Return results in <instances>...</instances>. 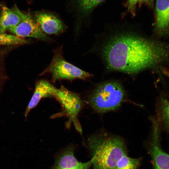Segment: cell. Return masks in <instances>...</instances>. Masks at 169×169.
<instances>
[{"label": "cell", "instance_id": "9a60e30c", "mask_svg": "<svg viewBox=\"0 0 169 169\" xmlns=\"http://www.w3.org/2000/svg\"><path fill=\"white\" fill-rule=\"evenodd\" d=\"M28 42L14 35L0 33V45L21 44L28 43Z\"/></svg>", "mask_w": 169, "mask_h": 169}, {"label": "cell", "instance_id": "3957f363", "mask_svg": "<svg viewBox=\"0 0 169 169\" xmlns=\"http://www.w3.org/2000/svg\"><path fill=\"white\" fill-rule=\"evenodd\" d=\"M125 96L121 85L116 82L109 81L98 85L89 95L88 102L96 111L103 113L118 107Z\"/></svg>", "mask_w": 169, "mask_h": 169}, {"label": "cell", "instance_id": "8fae6325", "mask_svg": "<svg viewBox=\"0 0 169 169\" xmlns=\"http://www.w3.org/2000/svg\"><path fill=\"white\" fill-rule=\"evenodd\" d=\"M25 14L15 6L12 8L2 6L0 16V33H5L10 28L19 24L23 20Z\"/></svg>", "mask_w": 169, "mask_h": 169}, {"label": "cell", "instance_id": "30bf717a", "mask_svg": "<svg viewBox=\"0 0 169 169\" xmlns=\"http://www.w3.org/2000/svg\"><path fill=\"white\" fill-rule=\"evenodd\" d=\"M56 89L46 80L38 81L36 83L33 94L25 110V116L27 117L30 110L37 105L42 98L54 97Z\"/></svg>", "mask_w": 169, "mask_h": 169}, {"label": "cell", "instance_id": "7c38bea8", "mask_svg": "<svg viewBox=\"0 0 169 169\" xmlns=\"http://www.w3.org/2000/svg\"><path fill=\"white\" fill-rule=\"evenodd\" d=\"M155 30L164 33L169 23V0H156Z\"/></svg>", "mask_w": 169, "mask_h": 169}, {"label": "cell", "instance_id": "7a4b0ae2", "mask_svg": "<svg viewBox=\"0 0 169 169\" xmlns=\"http://www.w3.org/2000/svg\"><path fill=\"white\" fill-rule=\"evenodd\" d=\"M103 134L91 136L88 139L93 169H115L119 159L127 154L125 145L120 137Z\"/></svg>", "mask_w": 169, "mask_h": 169}, {"label": "cell", "instance_id": "e0dca14e", "mask_svg": "<svg viewBox=\"0 0 169 169\" xmlns=\"http://www.w3.org/2000/svg\"><path fill=\"white\" fill-rule=\"evenodd\" d=\"M81 9L85 13L92 11L104 0H78Z\"/></svg>", "mask_w": 169, "mask_h": 169}, {"label": "cell", "instance_id": "8992f818", "mask_svg": "<svg viewBox=\"0 0 169 169\" xmlns=\"http://www.w3.org/2000/svg\"><path fill=\"white\" fill-rule=\"evenodd\" d=\"M75 147L70 144L61 149L55 155L54 164L50 169H89L93 159L82 162L78 161L74 155Z\"/></svg>", "mask_w": 169, "mask_h": 169}, {"label": "cell", "instance_id": "6da1fadb", "mask_svg": "<svg viewBox=\"0 0 169 169\" xmlns=\"http://www.w3.org/2000/svg\"><path fill=\"white\" fill-rule=\"evenodd\" d=\"M101 54L110 70L133 74L168 61L169 45L133 33L122 32L105 43Z\"/></svg>", "mask_w": 169, "mask_h": 169}, {"label": "cell", "instance_id": "277c9868", "mask_svg": "<svg viewBox=\"0 0 169 169\" xmlns=\"http://www.w3.org/2000/svg\"><path fill=\"white\" fill-rule=\"evenodd\" d=\"M53 53L54 55L50 64L40 74H50L53 82L61 79H85L92 76L90 73L67 62L63 56L62 46L54 50Z\"/></svg>", "mask_w": 169, "mask_h": 169}, {"label": "cell", "instance_id": "d6986e66", "mask_svg": "<svg viewBox=\"0 0 169 169\" xmlns=\"http://www.w3.org/2000/svg\"><path fill=\"white\" fill-rule=\"evenodd\" d=\"M1 86L0 85V87H1Z\"/></svg>", "mask_w": 169, "mask_h": 169}, {"label": "cell", "instance_id": "52a82bcc", "mask_svg": "<svg viewBox=\"0 0 169 169\" xmlns=\"http://www.w3.org/2000/svg\"><path fill=\"white\" fill-rule=\"evenodd\" d=\"M8 30L14 35L21 37H30L40 41L49 42L52 39L41 31L30 14H25L22 21Z\"/></svg>", "mask_w": 169, "mask_h": 169}, {"label": "cell", "instance_id": "5b68a950", "mask_svg": "<svg viewBox=\"0 0 169 169\" xmlns=\"http://www.w3.org/2000/svg\"><path fill=\"white\" fill-rule=\"evenodd\" d=\"M54 97L60 102L69 118V122L76 126L77 117L83 105L82 101L77 94L62 86L56 89Z\"/></svg>", "mask_w": 169, "mask_h": 169}, {"label": "cell", "instance_id": "ba28073f", "mask_svg": "<svg viewBox=\"0 0 169 169\" xmlns=\"http://www.w3.org/2000/svg\"><path fill=\"white\" fill-rule=\"evenodd\" d=\"M152 124V141L150 152L152 160L154 169H169V154L164 151L160 144V128L158 123Z\"/></svg>", "mask_w": 169, "mask_h": 169}, {"label": "cell", "instance_id": "4fadbf2b", "mask_svg": "<svg viewBox=\"0 0 169 169\" xmlns=\"http://www.w3.org/2000/svg\"><path fill=\"white\" fill-rule=\"evenodd\" d=\"M157 117L161 129L169 134V100L165 97L160 96L156 107Z\"/></svg>", "mask_w": 169, "mask_h": 169}, {"label": "cell", "instance_id": "5bb4252c", "mask_svg": "<svg viewBox=\"0 0 169 169\" xmlns=\"http://www.w3.org/2000/svg\"><path fill=\"white\" fill-rule=\"evenodd\" d=\"M140 162V159L131 158L126 154L119 159L115 169H138Z\"/></svg>", "mask_w": 169, "mask_h": 169}, {"label": "cell", "instance_id": "9c48e42d", "mask_svg": "<svg viewBox=\"0 0 169 169\" xmlns=\"http://www.w3.org/2000/svg\"><path fill=\"white\" fill-rule=\"evenodd\" d=\"M33 18L42 32L47 35H58L66 29V26L61 20L53 14L39 12Z\"/></svg>", "mask_w": 169, "mask_h": 169}, {"label": "cell", "instance_id": "ac0fdd59", "mask_svg": "<svg viewBox=\"0 0 169 169\" xmlns=\"http://www.w3.org/2000/svg\"><path fill=\"white\" fill-rule=\"evenodd\" d=\"M164 33L166 34L169 35V23Z\"/></svg>", "mask_w": 169, "mask_h": 169}, {"label": "cell", "instance_id": "ffe728a7", "mask_svg": "<svg viewBox=\"0 0 169 169\" xmlns=\"http://www.w3.org/2000/svg\"></svg>", "mask_w": 169, "mask_h": 169}, {"label": "cell", "instance_id": "2e32d148", "mask_svg": "<svg viewBox=\"0 0 169 169\" xmlns=\"http://www.w3.org/2000/svg\"><path fill=\"white\" fill-rule=\"evenodd\" d=\"M153 0H127L126 3L127 11L133 16L135 15L136 7L144 4L149 6H152Z\"/></svg>", "mask_w": 169, "mask_h": 169}]
</instances>
